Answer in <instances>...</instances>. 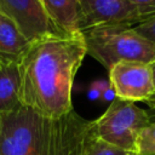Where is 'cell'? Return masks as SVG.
Returning a JSON list of instances; mask_svg holds the SVG:
<instances>
[{"label": "cell", "mask_w": 155, "mask_h": 155, "mask_svg": "<svg viewBox=\"0 0 155 155\" xmlns=\"http://www.w3.org/2000/svg\"><path fill=\"white\" fill-rule=\"evenodd\" d=\"M86 54L82 34L58 33L31 41L17 62L21 104L48 120L73 110V82Z\"/></svg>", "instance_id": "6da1fadb"}, {"label": "cell", "mask_w": 155, "mask_h": 155, "mask_svg": "<svg viewBox=\"0 0 155 155\" xmlns=\"http://www.w3.org/2000/svg\"><path fill=\"white\" fill-rule=\"evenodd\" d=\"M87 54L108 70L119 62H155V42L139 35L133 27H103L81 33Z\"/></svg>", "instance_id": "7a4b0ae2"}, {"label": "cell", "mask_w": 155, "mask_h": 155, "mask_svg": "<svg viewBox=\"0 0 155 155\" xmlns=\"http://www.w3.org/2000/svg\"><path fill=\"white\" fill-rule=\"evenodd\" d=\"M150 125L148 114L133 102L115 98L97 120L94 132L102 140L134 155L136 142L143 128Z\"/></svg>", "instance_id": "3957f363"}, {"label": "cell", "mask_w": 155, "mask_h": 155, "mask_svg": "<svg viewBox=\"0 0 155 155\" xmlns=\"http://www.w3.org/2000/svg\"><path fill=\"white\" fill-rule=\"evenodd\" d=\"M48 119L28 107L0 115V155H27L47 134Z\"/></svg>", "instance_id": "277c9868"}, {"label": "cell", "mask_w": 155, "mask_h": 155, "mask_svg": "<svg viewBox=\"0 0 155 155\" xmlns=\"http://www.w3.org/2000/svg\"><path fill=\"white\" fill-rule=\"evenodd\" d=\"M79 7L81 33L103 27H134L153 16L126 0H79Z\"/></svg>", "instance_id": "5b68a950"}, {"label": "cell", "mask_w": 155, "mask_h": 155, "mask_svg": "<svg viewBox=\"0 0 155 155\" xmlns=\"http://www.w3.org/2000/svg\"><path fill=\"white\" fill-rule=\"evenodd\" d=\"M93 131V121L73 110L50 121L47 155H85L87 140Z\"/></svg>", "instance_id": "8992f818"}, {"label": "cell", "mask_w": 155, "mask_h": 155, "mask_svg": "<svg viewBox=\"0 0 155 155\" xmlns=\"http://www.w3.org/2000/svg\"><path fill=\"white\" fill-rule=\"evenodd\" d=\"M109 81L116 98L128 102H147L154 93L150 64L119 62L109 69Z\"/></svg>", "instance_id": "52a82bcc"}, {"label": "cell", "mask_w": 155, "mask_h": 155, "mask_svg": "<svg viewBox=\"0 0 155 155\" xmlns=\"http://www.w3.org/2000/svg\"><path fill=\"white\" fill-rule=\"evenodd\" d=\"M0 11L13 21L30 42L61 33L46 13L41 0H0Z\"/></svg>", "instance_id": "ba28073f"}, {"label": "cell", "mask_w": 155, "mask_h": 155, "mask_svg": "<svg viewBox=\"0 0 155 155\" xmlns=\"http://www.w3.org/2000/svg\"><path fill=\"white\" fill-rule=\"evenodd\" d=\"M54 27L65 35L81 34L79 28V0H41Z\"/></svg>", "instance_id": "9c48e42d"}, {"label": "cell", "mask_w": 155, "mask_h": 155, "mask_svg": "<svg viewBox=\"0 0 155 155\" xmlns=\"http://www.w3.org/2000/svg\"><path fill=\"white\" fill-rule=\"evenodd\" d=\"M29 45L13 21L0 11V62H18Z\"/></svg>", "instance_id": "30bf717a"}, {"label": "cell", "mask_w": 155, "mask_h": 155, "mask_svg": "<svg viewBox=\"0 0 155 155\" xmlns=\"http://www.w3.org/2000/svg\"><path fill=\"white\" fill-rule=\"evenodd\" d=\"M22 107L17 62H0V115Z\"/></svg>", "instance_id": "8fae6325"}, {"label": "cell", "mask_w": 155, "mask_h": 155, "mask_svg": "<svg viewBox=\"0 0 155 155\" xmlns=\"http://www.w3.org/2000/svg\"><path fill=\"white\" fill-rule=\"evenodd\" d=\"M126 154H127L126 151L98 138L93 127V131L86 144L85 155H126Z\"/></svg>", "instance_id": "7c38bea8"}, {"label": "cell", "mask_w": 155, "mask_h": 155, "mask_svg": "<svg viewBox=\"0 0 155 155\" xmlns=\"http://www.w3.org/2000/svg\"><path fill=\"white\" fill-rule=\"evenodd\" d=\"M134 155H155V122L148 125L138 134Z\"/></svg>", "instance_id": "4fadbf2b"}, {"label": "cell", "mask_w": 155, "mask_h": 155, "mask_svg": "<svg viewBox=\"0 0 155 155\" xmlns=\"http://www.w3.org/2000/svg\"><path fill=\"white\" fill-rule=\"evenodd\" d=\"M133 29L145 39L155 42V15L148 18L147 21L137 24L133 27Z\"/></svg>", "instance_id": "5bb4252c"}, {"label": "cell", "mask_w": 155, "mask_h": 155, "mask_svg": "<svg viewBox=\"0 0 155 155\" xmlns=\"http://www.w3.org/2000/svg\"><path fill=\"white\" fill-rule=\"evenodd\" d=\"M130 4L137 6L138 8L143 10L147 13L155 15V0H126Z\"/></svg>", "instance_id": "9a60e30c"}, {"label": "cell", "mask_w": 155, "mask_h": 155, "mask_svg": "<svg viewBox=\"0 0 155 155\" xmlns=\"http://www.w3.org/2000/svg\"><path fill=\"white\" fill-rule=\"evenodd\" d=\"M48 130H50V127H48ZM47 140H48V131H47V134L45 136V138L40 142V144L27 155H47Z\"/></svg>", "instance_id": "2e32d148"}, {"label": "cell", "mask_w": 155, "mask_h": 155, "mask_svg": "<svg viewBox=\"0 0 155 155\" xmlns=\"http://www.w3.org/2000/svg\"><path fill=\"white\" fill-rule=\"evenodd\" d=\"M144 103L148 105V110H145V111L148 114V117H149L150 124L151 122H155V93L147 102H144Z\"/></svg>", "instance_id": "e0dca14e"}, {"label": "cell", "mask_w": 155, "mask_h": 155, "mask_svg": "<svg viewBox=\"0 0 155 155\" xmlns=\"http://www.w3.org/2000/svg\"><path fill=\"white\" fill-rule=\"evenodd\" d=\"M101 98L103 99V101H108V102H113L115 98H116V96H115V92H114V90H113V87L110 86V84H109V86L102 92V96H101Z\"/></svg>", "instance_id": "ac0fdd59"}, {"label": "cell", "mask_w": 155, "mask_h": 155, "mask_svg": "<svg viewBox=\"0 0 155 155\" xmlns=\"http://www.w3.org/2000/svg\"><path fill=\"white\" fill-rule=\"evenodd\" d=\"M151 68V74H153V81H154V87H155V62L150 64Z\"/></svg>", "instance_id": "d6986e66"}, {"label": "cell", "mask_w": 155, "mask_h": 155, "mask_svg": "<svg viewBox=\"0 0 155 155\" xmlns=\"http://www.w3.org/2000/svg\"><path fill=\"white\" fill-rule=\"evenodd\" d=\"M126 155H132V154H128V153H127V154H126Z\"/></svg>", "instance_id": "ffe728a7"}]
</instances>
